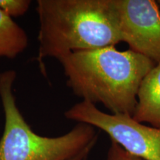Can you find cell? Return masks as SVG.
Here are the masks:
<instances>
[{
  "mask_svg": "<svg viewBox=\"0 0 160 160\" xmlns=\"http://www.w3.org/2000/svg\"><path fill=\"white\" fill-rule=\"evenodd\" d=\"M58 61L66 85L82 101L102 104L112 114L131 117L140 84L156 65L142 55L113 45L74 52Z\"/></svg>",
  "mask_w": 160,
  "mask_h": 160,
  "instance_id": "cell-1",
  "label": "cell"
},
{
  "mask_svg": "<svg viewBox=\"0 0 160 160\" xmlns=\"http://www.w3.org/2000/svg\"><path fill=\"white\" fill-rule=\"evenodd\" d=\"M37 60L43 71L48 58L116 46L122 42L110 0H38Z\"/></svg>",
  "mask_w": 160,
  "mask_h": 160,
  "instance_id": "cell-2",
  "label": "cell"
},
{
  "mask_svg": "<svg viewBox=\"0 0 160 160\" xmlns=\"http://www.w3.org/2000/svg\"><path fill=\"white\" fill-rule=\"evenodd\" d=\"M17 73H0V99L5 125L0 139V160H69L93 148L98 135L95 128L78 123L71 131L56 137L35 133L20 112L13 93Z\"/></svg>",
  "mask_w": 160,
  "mask_h": 160,
  "instance_id": "cell-3",
  "label": "cell"
},
{
  "mask_svg": "<svg viewBox=\"0 0 160 160\" xmlns=\"http://www.w3.org/2000/svg\"><path fill=\"white\" fill-rule=\"evenodd\" d=\"M66 119L87 124L105 132L122 148L145 160H160V129L140 123L128 115L102 111L81 101L65 112Z\"/></svg>",
  "mask_w": 160,
  "mask_h": 160,
  "instance_id": "cell-4",
  "label": "cell"
},
{
  "mask_svg": "<svg viewBox=\"0 0 160 160\" xmlns=\"http://www.w3.org/2000/svg\"><path fill=\"white\" fill-rule=\"evenodd\" d=\"M121 41L129 50L160 62V11L153 0H110Z\"/></svg>",
  "mask_w": 160,
  "mask_h": 160,
  "instance_id": "cell-5",
  "label": "cell"
},
{
  "mask_svg": "<svg viewBox=\"0 0 160 160\" xmlns=\"http://www.w3.org/2000/svg\"><path fill=\"white\" fill-rule=\"evenodd\" d=\"M133 119L160 129V62L145 75L137 93Z\"/></svg>",
  "mask_w": 160,
  "mask_h": 160,
  "instance_id": "cell-6",
  "label": "cell"
},
{
  "mask_svg": "<svg viewBox=\"0 0 160 160\" xmlns=\"http://www.w3.org/2000/svg\"><path fill=\"white\" fill-rule=\"evenodd\" d=\"M28 45V37L25 30L0 11V59H14Z\"/></svg>",
  "mask_w": 160,
  "mask_h": 160,
  "instance_id": "cell-7",
  "label": "cell"
},
{
  "mask_svg": "<svg viewBox=\"0 0 160 160\" xmlns=\"http://www.w3.org/2000/svg\"><path fill=\"white\" fill-rule=\"evenodd\" d=\"M31 4L29 0H0V11L13 19L25 14Z\"/></svg>",
  "mask_w": 160,
  "mask_h": 160,
  "instance_id": "cell-8",
  "label": "cell"
},
{
  "mask_svg": "<svg viewBox=\"0 0 160 160\" xmlns=\"http://www.w3.org/2000/svg\"><path fill=\"white\" fill-rule=\"evenodd\" d=\"M107 160H145L142 158L132 154L115 142L111 141V145L108 151Z\"/></svg>",
  "mask_w": 160,
  "mask_h": 160,
  "instance_id": "cell-9",
  "label": "cell"
},
{
  "mask_svg": "<svg viewBox=\"0 0 160 160\" xmlns=\"http://www.w3.org/2000/svg\"><path fill=\"white\" fill-rule=\"evenodd\" d=\"M92 149L93 148H88V149L85 150V151L82 152V153H79V155H77V157L72 158V159H69V160H85V159H87V158H88L89 153H91Z\"/></svg>",
  "mask_w": 160,
  "mask_h": 160,
  "instance_id": "cell-10",
  "label": "cell"
},
{
  "mask_svg": "<svg viewBox=\"0 0 160 160\" xmlns=\"http://www.w3.org/2000/svg\"><path fill=\"white\" fill-rule=\"evenodd\" d=\"M157 5H158V7H159V9L160 11V0H158V1H157Z\"/></svg>",
  "mask_w": 160,
  "mask_h": 160,
  "instance_id": "cell-11",
  "label": "cell"
},
{
  "mask_svg": "<svg viewBox=\"0 0 160 160\" xmlns=\"http://www.w3.org/2000/svg\"><path fill=\"white\" fill-rule=\"evenodd\" d=\"M85 160H88V158H87V159H85Z\"/></svg>",
  "mask_w": 160,
  "mask_h": 160,
  "instance_id": "cell-12",
  "label": "cell"
}]
</instances>
